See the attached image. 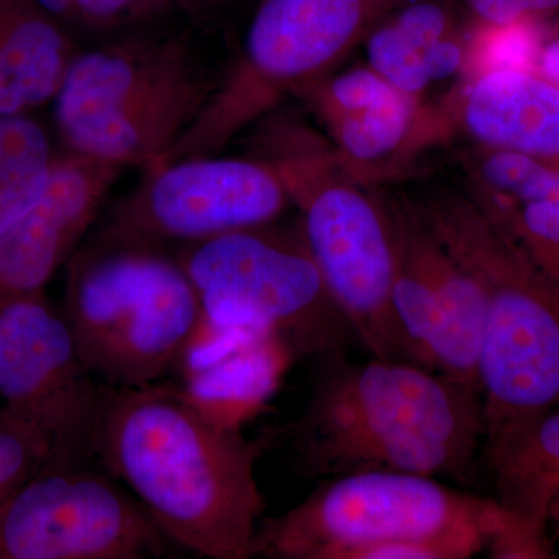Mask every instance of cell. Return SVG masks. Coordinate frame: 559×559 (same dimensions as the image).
I'll use <instances>...</instances> for the list:
<instances>
[{
    "label": "cell",
    "instance_id": "10",
    "mask_svg": "<svg viewBox=\"0 0 559 559\" xmlns=\"http://www.w3.org/2000/svg\"><path fill=\"white\" fill-rule=\"evenodd\" d=\"M175 549L130 489L86 460H50L0 510V559H148Z\"/></svg>",
    "mask_w": 559,
    "mask_h": 559
},
{
    "label": "cell",
    "instance_id": "15",
    "mask_svg": "<svg viewBox=\"0 0 559 559\" xmlns=\"http://www.w3.org/2000/svg\"><path fill=\"white\" fill-rule=\"evenodd\" d=\"M492 499L554 550L559 539V409L485 428Z\"/></svg>",
    "mask_w": 559,
    "mask_h": 559
},
{
    "label": "cell",
    "instance_id": "19",
    "mask_svg": "<svg viewBox=\"0 0 559 559\" xmlns=\"http://www.w3.org/2000/svg\"><path fill=\"white\" fill-rule=\"evenodd\" d=\"M50 145L35 121L0 116V234L21 219L49 182Z\"/></svg>",
    "mask_w": 559,
    "mask_h": 559
},
{
    "label": "cell",
    "instance_id": "25",
    "mask_svg": "<svg viewBox=\"0 0 559 559\" xmlns=\"http://www.w3.org/2000/svg\"><path fill=\"white\" fill-rule=\"evenodd\" d=\"M51 20L83 31L123 27L159 9L162 0H32Z\"/></svg>",
    "mask_w": 559,
    "mask_h": 559
},
{
    "label": "cell",
    "instance_id": "14",
    "mask_svg": "<svg viewBox=\"0 0 559 559\" xmlns=\"http://www.w3.org/2000/svg\"><path fill=\"white\" fill-rule=\"evenodd\" d=\"M121 170L76 153L53 164L39 201L0 234V305L44 290L86 237Z\"/></svg>",
    "mask_w": 559,
    "mask_h": 559
},
{
    "label": "cell",
    "instance_id": "11",
    "mask_svg": "<svg viewBox=\"0 0 559 559\" xmlns=\"http://www.w3.org/2000/svg\"><path fill=\"white\" fill-rule=\"evenodd\" d=\"M148 173L97 235L157 246L197 245L270 226L293 202L277 165L267 162L194 156Z\"/></svg>",
    "mask_w": 559,
    "mask_h": 559
},
{
    "label": "cell",
    "instance_id": "4",
    "mask_svg": "<svg viewBox=\"0 0 559 559\" xmlns=\"http://www.w3.org/2000/svg\"><path fill=\"white\" fill-rule=\"evenodd\" d=\"M485 296V428L559 409V289L468 189L430 186L412 200Z\"/></svg>",
    "mask_w": 559,
    "mask_h": 559
},
{
    "label": "cell",
    "instance_id": "8",
    "mask_svg": "<svg viewBox=\"0 0 559 559\" xmlns=\"http://www.w3.org/2000/svg\"><path fill=\"white\" fill-rule=\"evenodd\" d=\"M331 299L373 358L412 362L393 312L399 234L390 200L366 189L336 154L274 162ZM414 364V362H412Z\"/></svg>",
    "mask_w": 559,
    "mask_h": 559
},
{
    "label": "cell",
    "instance_id": "21",
    "mask_svg": "<svg viewBox=\"0 0 559 559\" xmlns=\"http://www.w3.org/2000/svg\"><path fill=\"white\" fill-rule=\"evenodd\" d=\"M469 193L559 289V204H513L481 197L473 190Z\"/></svg>",
    "mask_w": 559,
    "mask_h": 559
},
{
    "label": "cell",
    "instance_id": "3",
    "mask_svg": "<svg viewBox=\"0 0 559 559\" xmlns=\"http://www.w3.org/2000/svg\"><path fill=\"white\" fill-rule=\"evenodd\" d=\"M518 522L492 498L401 471L322 479L296 507L260 522L252 558L496 557Z\"/></svg>",
    "mask_w": 559,
    "mask_h": 559
},
{
    "label": "cell",
    "instance_id": "2",
    "mask_svg": "<svg viewBox=\"0 0 559 559\" xmlns=\"http://www.w3.org/2000/svg\"><path fill=\"white\" fill-rule=\"evenodd\" d=\"M319 364L304 414L266 437L301 476L401 471L476 484L485 439L479 390L406 360Z\"/></svg>",
    "mask_w": 559,
    "mask_h": 559
},
{
    "label": "cell",
    "instance_id": "5",
    "mask_svg": "<svg viewBox=\"0 0 559 559\" xmlns=\"http://www.w3.org/2000/svg\"><path fill=\"white\" fill-rule=\"evenodd\" d=\"M61 311L92 377L117 389L157 384L178 369L204 319L165 246L97 234L70 259Z\"/></svg>",
    "mask_w": 559,
    "mask_h": 559
},
{
    "label": "cell",
    "instance_id": "27",
    "mask_svg": "<svg viewBox=\"0 0 559 559\" xmlns=\"http://www.w3.org/2000/svg\"><path fill=\"white\" fill-rule=\"evenodd\" d=\"M536 72L559 87V35L544 43L536 62Z\"/></svg>",
    "mask_w": 559,
    "mask_h": 559
},
{
    "label": "cell",
    "instance_id": "18",
    "mask_svg": "<svg viewBox=\"0 0 559 559\" xmlns=\"http://www.w3.org/2000/svg\"><path fill=\"white\" fill-rule=\"evenodd\" d=\"M323 124L336 145L334 154L342 168L360 180L399 162L414 140L423 139L428 121L423 102L400 92L389 100Z\"/></svg>",
    "mask_w": 559,
    "mask_h": 559
},
{
    "label": "cell",
    "instance_id": "26",
    "mask_svg": "<svg viewBox=\"0 0 559 559\" xmlns=\"http://www.w3.org/2000/svg\"><path fill=\"white\" fill-rule=\"evenodd\" d=\"M471 20L484 25L536 22L547 25L559 21V0H457Z\"/></svg>",
    "mask_w": 559,
    "mask_h": 559
},
{
    "label": "cell",
    "instance_id": "22",
    "mask_svg": "<svg viewBox=\"0 0 559 559\" xmlns=\"http://www.w3.org/2000/svg\"><path fill=\"white\" fill-rule=\"evenodd\" d=\"M474 21V20H473ZM469 68L474 76L489 70H533L536 72L546 27L536 22L484 25L474 21Z\"/></svg>",
    "mask_w": 559,
    "mask_h": 559
},
{
    "label": "cell",
    "instance_id": "12",
    "mask_svg": "<svg viewBox=\"0 0 559 559\" xmlns=\"http://www.w3.org/2000/svg\"><path fill=\"white\" fill-rule=\"evenodd\" d=\"M103 389L44 290L0 305V407L49 441L51 460L94 462Z\"/></svg>",
    "mask_w": 559,
    "mask_h": 559
},
{
    "label": "cell",
    "instance_id": "7",
    "mask_svg": "<svg viewBox=\"0 0 559 559\" xmlns=\"http://www.w3.org/2000/svg\"><path fill=\"white\" fill-rule=\"evenodd\" d=\"M178 259L213 325L272 337L296 362L347 356L358 342L300 226L230 231L187 246Z\"/></svg>",
    "mask_w": 559,
    "mask_h": 559
},
{
    "label": "cell",
    "instance_id": "13",
    "mask_svg": "<svg viewBox=\"0 0 559 559\" xmlns=\"http://www.w3.org/2000/svg\"><path fill=\"white\" fill-rule=\"evenodd\" d=\"M390 205L399 234L392 305L411 360L480 392L484 290L441 245L409 198H390Z\"/></svg>",
    "mask_w": 559,
    "mask_h": 559
},
{
    "label": "cell",
    "instance_id": "9",
    "mask_svg": "<svg viewBox=\"0 0 559 559\" xmlns=\"http://www.w3.org/2000/svg\"><path fill=\"white\" fill-rule=\"evenodd\" d=\"M403 0H261L240 58L168 160L205 156L286 91L325 79Z\"/></svg>",
    "mask_w": 559,
    "mask_h": 559
},
{
    "label": "cell",
    "instance_id": "24",
    "mask_svg": "<svg viewBox=\"0 0 559 559\" xmlns=\"http://www.w3.org/2000/svg\"><path fill=\"white\" fill-rule=\"evenodd\" d=\"M51 457L49 441L0 407V510Z\"/></svg>",
    "mask_w": 559,
    "mask_h": 559
},
{
    "label": "cell",
    "instance_id": "17",
    "mask_svg": "<svg viewBox=\"0 0 559 559\" xmlns=\"http://www.w3.org/2000/svg\"><path fill=\"white\" fill-rule=\"evenodd\" d=\"M296 359L278 341L250 336L219 356L189 369L183 393L223 425L240 428L274 395Z\"/></svg>",
    "mask_w": 559,
    "mask_h": 559
},
{
    "label": "cell",
    "instance_id": "23",
    "mask_svg": "<svg viewBox=\"0 0 559 559\" xmlns=\"http://www.w3.org/2000/svg\"><path fill=\"white\" fill-rule=\"evenodd\" d=\"M307 100L311 103L323 123L356 112V110L370 108L377 103L395 97L401 91L382 79L370 66L349 69L340 75L325 76L310 86L304 87ZM404 94V92H403Z\"/></svg>",
    "mask_w": 559,
    "mask_h": 559
},
{
    "label": "cell",
    "instance_id": "16",
    "mask_svg": "<svg viewBox=\"0 0 559 559\" xmlns=\"http://www.w3.org/2000/svg\"><path fill=\"white\" fill-rule=\"evenodd\" d=\"M459 119L480 148L559 159V87L538 72L473 76L460 97Z\"/></svg>",
    "mask_w": 559,
    "mask_h": 559
},
{
    "label": "cell",
    "instance_id": "20",
    "mask_svg": "<svg viewBox=\"0 0 559 559\" xmlns=\"http://www.w3.org/2000/svg\"><path fill=\"white\" fill-rule=\"evenodd\" d=\"M468 189L481 197L533 204H559V159L480 148L466 160Z\"/></svg>",
    "mask_w": 559,
    "mask_h": 559
},
{
    "label": "cell",
    "instance_id": "6",
    "mask_svg": "<svg viewBox=\"0 0 559 559\" xmlns=\"http://www.w3.org/2000/svg\"><path fill=\"white\" fill-rule=\"evenodd\" d=\"M216 86L183 44L124 39L70 60L55 112L72 153L150 170L200 120Z\"/></svg>",
    "mask_w": 559,
    "mask_h": 559
},
{
    "label": "cell",
    "instance_id": "1",
    "mask_svg": "<svg viewBox=\"0 0 559 559\" xmlns=\"http://www.w3.org/2000/svg\"><path fill=\"white\" fill-rule=\"evenodd\" d=\"M94 462L121 481L179 547L209 559L252 558L266 500L255 476L266 437L205 414L182 389L103 384Z\"/></svg>",
    "mask_w": 559,
    "mask_h": 559
}]
</instances>
